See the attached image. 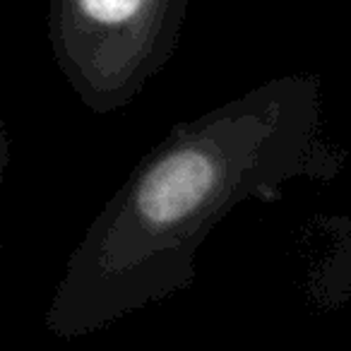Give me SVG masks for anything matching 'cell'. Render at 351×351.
Here are the masks:
<instances>
[{
  "label": "cell",
  "instance_id": "1",
  "mask_svg": "<svg viewBox=\"0 0 351 351\" xmlns=\"http://www.w3.org/2000/svg\"><path fill=\"white\" fill-rule=\"evenodd\" d=\"M344 166L320 132V101L301 80L267 84L176 125L128 173L70 253L46 327L87 337L186 291L212 231L239 205Z\"/></svg>",
  "mask_w": 351,
  "mask_h": 351
}]
</instances>
